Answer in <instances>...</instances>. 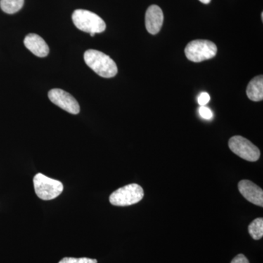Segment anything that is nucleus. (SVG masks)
Masks as SVG:
<instances>
[{
	"label": "nucleus",
	"instance_id": "obj_1",
	"mask_svg": "<svg viewBox=\"0 0 263 263\" xmlns=\"http://www.w3.org/2000/svg\"><path fill=\"white\" fill-rule=\"evenodd\" d=\"M84 61L90 68L101 77L113 78L117 75L118 67L108 55L97 50H87L84 53Z\"/></svg>",
	"mask_w": 263,
	"mask_h": 263
},
{
	"label": "nucleus",
	"instance_id": "obj_2",
	"mask_svg": "<svg viewBox=\"0 0 263 263\" xmlns=\"http://www.w3.org/2000/svg\"><path fill=\"white\" fill-rule=\"evenodd\" d=\"M72 19L78 29L89 34L101 33L106 29V24L103 18L89 10H76L72 13Z\"/></svg>",
	"mask_w": 263,
	"mask_h": 263
},
{
	"label": "nucleus",
	"instance_id": "obj_3",
	"mask_svg": "<svg viewBox=\"0 0 263 263\" xmlns=\"http://www.w3.org/2000/svg\"><path fill=\"white\" fill-rule=\"evenodd\" d=\"M143 197V188L137 183H131L114 192L109 197V200L115 206H128L138 203Z\"/></svg>",
	"mask_w": 263,
	"mask_h": 263
},
{
	"label": "nucleus",
	"instance_id": "obj_4",
	"mask_svg": "<svg viewBox=\"0 0 263 263\" xmlns=\"http://www.w3.org/2000/svg\"><path fill=\"white\" fill-rule=\"evenodd\" d=\"M184 52L186 58L190 61L201 62L214 58L217 53V47L212 41L195 40L188 43Z\"/></svg>",
	"mask_w": 263,
	"mask_h": 263
},
{
	"label": "nucleus",
	"instance_id": "obj_5",
	"mask_svg": "<svg viewBox=\"0 0 263 263\" xmlns=\"http://www.w3.org/2000/svg\"><path fill=\"white\" fill-rule=\"evenodd\" d=\"M36 195L43 200H51L57 198L63 192L62 182L51 179L42 174H37L33 179Z\"/></svg>",
	"mask_w": 263,
	"mask_h": 263
},
{
	"label": "nucleus",
	"instance_id": "obj_6",
	"mask_svg": "<svg viewBox=\"0 0 263 263\" xmlns=\"http://www.w3.org/2000/svg\"><path fill=\"white\" fill-rule=\"evenodd\" d=\"M228 144L230 149L235 155L249 162H256L260 157V151L259 148L243 137H232Z\"/></svg>",
	"mask_w": 263,
	"mask_h": 263
},
{
	"label": "nucleus",
	"instance_id": "obj_7",
	"mask_svg": "<svg viewBox=\"0 0 263 263\" xmlns=\"http://www.w3.org/2000/svg\"><path fill=\"white\" fill-rule=\"evenodd\" d=\"M48 96L52 103L68 113L76 115L80 112V105L77 100L74 97L64 90L60 89L50 90Z\"/></svg>",
	"mask_w": 263,
	"mask_h": 263
},
{
	"label": "nucleus",
	"instance_id": "obj_8",
	"mask_svg": "<svg viewBox=\"0 0 263 263\" xmlns=\"http://www.w3.org/2000/svg\"><path fill=\"white\" fill-rule=\"evenodd\" d=\"M238 190L249 202L263 206V191L257 184L249 180H242L238 183Z\"/></svg>",
	"mask_w": 263,
	"mask_h": 263
},
{
	"label": "nucleus",
	"instance_id": "obj_9",
	"mask_svg": "<svg viewBox=\"0 0 263 263\" xmlns=\"http://www.w3.org/2000/svg\"><path fill=\"white\" fill-rule=\"evenodd\" d=\"M164 15L162 10L157 5H151L146 10V27L147 31L152 34H157L160 32L163 24Z\"/></svg>",
	"mask_w": 263,
	"mask_h": 263
},
{
	"label": "nucleus",
	"instance_id": "obj_10",
	"mask_svg": "<svg viewBox=\"0 0 263 263\" xmlns=\"http://www.w3.org/2000/svg\"><path fill=\"white\" fill-rule=\"evenodd\" d=\"M24 46L33 54L38 57H46L49 53V47L47 43L38 34H29L24 41Z\"/></svg>",
	"mask_w": 263,
	"mask_h": 263
},
{
	"label": "nucleus",
	"instance_id": "obj_11",
	"mask_svg": "<svg viewBox=\"0 0 263 263\" xmlns=\"http://www.w3.org/2000/svg\"><path fill=\"white\" fill-rule=\"evenodd\" d=\"M247 95L249 100L254 102L263 100V77L262 75L254 77L251 80L247 89Z\"/></svg>",
	"mask_w": 263,
	"mask_h": 263
},
{
	"label": "nucleus",
	"instance_id": "obj_12",
	"mask_svg": "<svg viewBox=\"0 0 263 263\" xmlns=\"http://www.w3.org/2000/svg\"><path fill=\"white\" fill-rule=\"evenodd\" d=\"M24 0H0V8L8 14L17 13L24 6Z\"/></svg>",
	"mask_w": 263,
	"mask_h": 263
},
{
	"label": "nucleus",
	"instance_id": "obj_13",
	"mask_svg": "<svg viewBox=\"0 0 263 263\" xmlns=\"http://www.w3.org/2000/svg\"><path fill=\"white\" fill-rule=\"evenodd\" d=\"M248 231L254 240H259L263 236V219L257 218L251 222L248 227Z\"/></svg>",
	"mask_w": 263,
	"mask_h": 263
},
{
	"label": "nucleus",
	"instance_id": "obj_14",
	"mask_svg": "<svg viewBox=\"0 0 263 263\" xmlns=\"http://www.w3.org/2000/svg\"><path fill=\"white\" fill-rule=\"evenodd\" d=\"M59 263H98V260L95 259L87 258V257H81V258L65 257Z\"/></svg>",
	"mask_w": 263,
	"mask_h": 263
},
{
	"label": "nucleus",
	"instance_id": "obj_15",
	"mask_svg": "<svg viewBox=\"0 0 263 263\" xmlns=\"http://www.w3.org/2000/svg\"><path fill=\"white\" fill-rule=\"evenodd\" d=\"M199 114L203 119H211L213 117V113L211 109L206 106H200L199 108Z\"/></svg>",
	"mask_w": 263,
	"mask_h": 263
},
{
	"label": "nucleus",
	"instance_id": "obj_16",
	"mask_svg": "<svg viewBox=\"0 0 263 263\" xmlns=\"http://www.w3.org/2000/svg\"><path fill=\"white\" fill-rule=\"evenodd\" d=\"M210 101V95L207 92H202L197 98V102L200 106H205Z\"/></svg>",
	"mask_w": 263,
	"mask_h": 263
},
{
	"label": "nucleus",
	"instance_id": "obj_17",
	"mask_svg": "<svg viewBox=\"0 0 263 263\" xmlns=\"http://www.w3.org/2000/svg\"><path fill=\"white\" fill-rule=\"evenodd\" d=\"M230 263H249V261L245 255L240 254L235 257Z\"/></svg>",
	"mask_w": 263,
	"mask_h": 263
},
{
	"label": "nucleus",
	"instance_id": "obj_18",
	"mask_svg": "<svg viewBox=\"0 0 263 263\" xmlns=\"http://www.w3.org/2000/svg\"><path fill=\"white\" fill-rule=\"evenodd\" d=\"M200 1L203 4H209V3H210L211 0H200Z\"/></svg>",
	"mask_w": 263,
	"mask_h": 263
}]
</instances>
